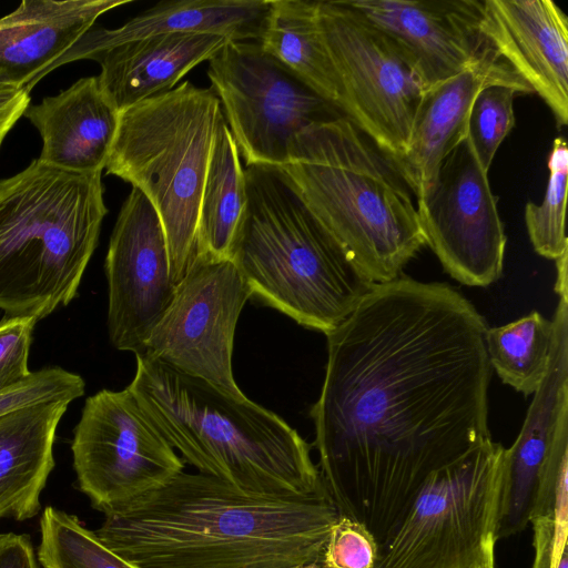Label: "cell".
Here are the masks:
<instances>
[{"instance_id": "5bb4252c", "label": "cell", "mask_w": 568, "mask_h": 568, "mask_svg": "<svg viewBox=\"0 0 568 568\" xmlns=\"http://www.w3.org/2000/svg\"><path fill=\"white\" fill-rule=\"evenodd\" d=\"M104 266L110 341L120 351L140 354L178 285L159 214L136 187L121 206Z\"/></svg>"}, {"instance_id": "4dcf8cb0", "label": "cell", "mask_w": 568, "mask_h": 568, "mask_svg": "<svg viewBox=\"0 0 568 568\" xmlns=\"http://www.w3.org/2000/svg\"><path fill=\"white\" fill-rule=\"evenodd\" d=\"M378 545L359 523L338 516L317 560L322 568H375Z\"/></svg>"}, {"instance_id": "ba28073f", "label": "cell", "mask_w": 568, "mask_h": 568, "mask_svg": "<svg viewBox=\"0 0 568 568\" xmlns=\"http://www.w3.org/2000/svg\"><path fill=\"white\" fill-rule=\"evenodd\" d=\"M504 450L489 438L429 474L375 568H493Z\"/></svg>"}, {"instance_id": "74e56055", "label": "cell", "mask_w": 568, "mask_h": 568, "mask_svg": "<svg viewBox=\"0 0 568 568\" xmlns=\"http://www.w3.org/2000/svg\"><path fill=\"white\" fill-rule=\"evenodd\" d=\"M493 568H495V567H493Z\"/></svg>"}, {"instance_id": "7402d4cb", "label": "cell", "mask_w": 568, "mask_h": 568, "mask_svg": "<svg viewBox=\"0 0 568 568\" xmlns=\"http://www.w3.org/2000/svg\"><path fill=\"white\" fill-rule=\"evenodd\" d=\"M270 0L161 1L116 29H91L58 62V67L111 45L156 34L199 32L233 41H257Z\"/></svg>"}, {"instance_id": "5b68a950", "label": "cell", "mask_w": 568, "mask_h": 568, "mask_svg": "<svg viewBox=\"0 0 568 568\" xmlns=\"http://www.w3.org/2000/svg\"><path fill=\"white\" fill-rule=\"evenodd\" d=\"M246 206L229 258L252 297L325 335L373 282L310 211L280 168L245 169Z\"/></svg>"}, {"instance_id": "7a4b0ae2", "label": "cell", "mask_w": 568, "mask_h": 568, "mask_svg": "<svg viewBox=\"0 0 568 568\" xmlns=\"http://www.w3.org/2000/svg\"><path fill=\"white\" fill-rule=\"evenodd\" d=\"M104 516L95 534L139 568H305L339 515L327 491L270 496L181 471Z\"/></svg>"}, {"instance_id": "4316f807", "label": "cell", "mask_w": 568, "mask_h": 568, "mask_svg": "<svg viewBox=\"0 0 568 568\" xmlns=\"http://www.w3.org/2000/svg\"><path fill=\"white\" fill-rule=\"evenodd\" d=\"M42 568H139L105 546L74 516L47 507L40 519Z\"/></svg>"}, {"instance_id": "52a82bcc", "label": "cell", "mask_w": 568, "mask_h": 568, "mask_svg": "<svg viewBox=\"0 0 568 568\" xmlns=\"http://www.w3.org/2000/svg\"><path fill=\"white\" fill-rule=\"evenodd\" d=\"M223 118L211 88L185 81L120 112L104 168L139 189L158 212L176 285L195 257L202 193Z\"/></svg>"}, {"instance_id": "8fae6325", "label": "cell", "mask_w": 568, "mask_h": 568, "mask_svg": "<svg viewBox=\"0 0 568 568\" xmlns=\"http://www.w3.org/2000/svg\"><path fill=\"white\" fill-rule=\"evenodd\" d=\"M71 450L79 488L104 514L184 469L183 459L128 387L87 398Z\"/></svg>"}, {"instance_id": "30bf717a", "label": "cell", "mask_w": 568, "mask_h": 568, "mask_svg": "<svg viewBox=\"0 0 568 568\" xmlns=\"http://www.w3.org/2000/svg\"><path fill=\"white\" fill-rule=\"evenodd\" d=\"M206 74L246 166L284 165L296 134L343 115L257 41L227 40Z\"/></svg>"}, {"instance_id": "44dd1931", "label": "cell", "mask_w": 568, "mask_h": 568, "mask_svg": "<svg viewBox=\"0 0 568 568\" xmlns=\"http://www.w3.org/2000/svg\"><path fill=\"white\" fill-rule=\"evenodd\" d=\"M227 40L199 32L156 34L108 47L88 59L99 62L101 88L122 112L172 90L194 67L210 61Z\"/></svg>"}, {"instance_id": "6da1fadb", "label": "cell", "mask_w": 568, "mask_h": 568, "mask_svg": "<svg viewBox=\"0 0 568 568\" xmlns=\"http://www.w3.org/2000/svg\"><path fill=\"white\" fill-rule=\"evenodd\" d=\"M488 325L447 283H374L326 334L311 409L322 481L378 548L433 471L491 438Z\"/></svg>"}, {"instance_id": "f1b7e54d", "label": "cell", "mask_w": 568, "mask_h": 568, "mask_svg": "<svg viewBox=\"0 0 568 568\" xmlns=\"http://www.w3.org/2000/svg\"><path fill=\"white\" fill-rule=\"evenodd\" d=\"M528 89L509 83L483 88L473 101L466 141L481 169L488 173L494 156L515 125L514 100Z\"/></svg>"}, {"instance_id": "8d00e7d4", "label": "cell", "mask_w": 568, "mask_h": 568, "mask_svg": "<svg viewBox=\"0 0 568 568\" xmlns=\"http://www.w3.org/2000/svg\"><path fill=\"white\" fill-rule=\"evenodd\" d=\"M305 568H322V567H321V566L318 565V562L316 561V562H313V564H311V565L306 566Z\"/></svg>"}, {"instance_id": "3957f363", "label": "cell", "mask_w": 568, "mask_h": 568, "mask_svg": "<svg viewBox=\"0 0 568 568\" xmlns=\"http://www.w3.org/2000/svg\"><path fill=\"white\" fill-rule=\"evenodd\" d=\"M128 388L164 438L200 473L255 494L326 491L311 445L284 419L143 354Z\"/></svg>"}, {"instance_id": "8992f818", "label": "cell", "mask_w": 568, "mask_h": 568, "mask_svg": "<svg viewBox=\"0 0 568 568\" xmlns=\"http://www.w3.org/2000/svg\"><path fill=\"white\" fill-rule=\"evenodd\" d=\"M101 173L37 159L0 181V310L39 321L74 298L108 213Z\"/></svg>"}, {"instance_id": "f546056e", "label": "cell", "mask_w": 568, "mask_h": 568, "mask_svg": "<svg viewBox=\"0 0 568 568\" xmlns=\"http://www.w3.org/2000/svg\"><path fill=\"white\" fill-rule=\"evenodd\" d=\"M85 384L78 374L61 367L42 368L16 386L0 392V416L38 403L72 402L84 394Z\"/></svg>"}, {"instance_id": "7c38bea8", "label": "cell", "mask_w": 568, "mask_h": 568, "mask_svg": "<svg viewBox=\"0 0 568 568\" xmlns=\"http://www.w3.org/2000/svg\"><path fill=\"white\" fill-rule=\"evenodd\" d=\"M251 297L230 258L194 257L140 354L244 395L233 376L232 352L239 316Z\"/></svg>"}, {"instance_id": "4fadbf2b", "label": "cell", "mask_w": 568, "mask_h": 568, "mask_svg": "<svg viewBox=\"0 0 568 568\" xmlns=\"http://www.w3.org/2000/svg\"><path fill=\"white\" fill-rule=\"evenodd\" d=\"M416 200L426 245L446 273L467 286L499 280L507 239L488 173L466 140L443 160Z\"/></svg>"}, {"instance_id": "d6a6232c", "label": "cell", "mask_w": 568, "mask_h": 568, "mask_svg": "<svg viewBox=\"0 0 568 568\" xmlns=\"http://www.w3.org/2000/svg\"><path fill=\"white\" fill-rule=\"evenodd\" d=\"M530 523L536 550L532 568H556L567 550L568 516L536 517Z\"/></svg>"}, {"instance_id": "d4e9b609", "label": "cell", "mask_w": 568, "mask_h": 568, "mask_svg": "<svg viewBox=\"0 0 568 568\" xmlns=\"http://www.w3.org/2000/svg\"><path fill=\"white\" fill-rule=\"evenodd\" d=\"M245 206V170L223 118L215 135L202 193L195 257L229 258Z\"/></svg>"}, {"instance_id": "ffe728a7", "label": "cell", "mask_w": 568, "mask_h": 568, "mask_svg": "<svg viewBox=\"0 0 568 568\" xmlns=\"http://www.w3.org/2000/svg\"><path fill=\"white\" fill-rule=\"evenodd\" d=\"M23 115L41 135V162L81 173L105 168L120 112L104 94L98 75L82 78L59 94L29 105Z\"/></svg>"}, {"instance_id": "484cf974", "label": "cell", "mask_w": 568, "mask_h": 568, "mask_svg": "<svg viewBox=\"0 0 568 568\" xmlns=\"http://www.w3.org/2000/svg\"><path fill=\"white\" fill-rule=\"evenodd\" d=\"M552 343V321L536 311L486 332L491 369L526 397L535 394L547 374Z\"/></svg>"}, {"instance_id": "1f68e13d", "label": "cell", "mask_w": 568, "mask_h": 568, "mask_svg": "<svg viewBox=\"0 0 568 568\" xmlns=\"http://www.w3.org/2000/svg\"><path fill=\"white\" fill-rule=\"evenodd\" d=\"M34 317L11 316L0 322V392L24 381L28 367Z\"/></svg>"}, {"instance_id": "836d02e7", "label": "cell", "mask_w": 568, "mask_h": 568, "mask_svg": "<svg viewBox=\"0 0 568 568\" xmlns=\"http://www.w3.org/2000/svg\"><path fill=\"white\" fill-rule=\"evenodd\" d=\"M0 568H39L36 554L26 535H0Z\"/></svg>"}, {"instance_id": "83f0119b", "label": "cell", "mask_w": 568, "mask_h": 568, "mask_svg": "<svg viewBox=\"0 0 568 568\" xmlns=\"http://www.w3.org/2000/svg\"><path fill=\"white\" fill-rule=\"evenodd\" d=\"M548 181L541 203H527L525 222L529 240L539 255L558 260L568 252L565 232L568 146L564 136L554 140L548 156Z\"/></svg>"}, {"instance_id": "9c48e42d", "label": "cell", "mask_w": 568, "mask_h": 568, "mask_svg": "<svg viewBox=\"0 0 568 568\" xmlns=\"http://www.w3.org/2000/svg\"><path fill=\"white\" fill-rule=\"evenodd\" d=\"M317 14L342 90V113L396 163L425 92L416 69L345 0L318 1Z\"/></svg>"}, {"instance_id": "ac0fdd59", "label": "cell", "mask_w": 568, "mask_h": 568, "mask_svg": "<svg viewBox=\"0 0 568 568\" xmlns=\"http://www.w3.org/2000/svg\"><path fill=\"white\" fill-rule=\"evenodd\" d=\"M509 83L531 88L489 45L469 67L426 90L405 154L395 164L413 195L433 182L443 160L467 136L474 99L486 85Z\"/></svg>"}, {"instance_id": "d6986e66", "label": "cell", "mask_w": 568, "mask_h": 568, "mask_svg": "<svg viewBox=\"0 0 568 568\" xmlns=\"http://www.w3.org/2000/svg\"><path fill=\"white\" fill-rule=\"evenodd\" d=\"M131 0H23L0 18V83L28 92L103 13Z\"/></svg>"}, {"instance_id": "e0dca14e", "label": "cell", "mask_w": 568, "mask_h": 568, "mask_svg": "<svg viewBox=\"0 0 568 568\" xmlns=\"http://www.w3.org/2000/svg\"><path fill=\"white\" fill-rule=\"evenodd\" d=\"M483 36L545 101L557 126L568 122V18L551 0L483 1Z\"/></svg>"}, {"instance_id": "277c9868", "label": "cell", "mask_w": 568, "mask_h": 568, "mask_svg": "<svg viewBox=\"0 0 568 568\" xmlns=\"http://www.w3.org/2000/svg\"><path fill=\"white\" fill-rule=\"evenodd\" d=\"M280 169L373 283L400 276L426 245L413 193L395 162L346 116L296 134Z\"/></svg>"}, {"instance_id": "d590c367", "label": "cell", "mask_w": 568, "mask_h": 568, "mask_svg": "<svg viewBox=\"0 0 568 568\" xmlns=\"http://www.w3.org/2000/svg\"><path fill=\"white\" fill-rule=\"evenodd\" d=\"M567 257H568V252H566L558 260H556L557 278H556L555 291L559 296L568 295Z\"/></svg>"}, {"instance_id": "2e32d148", "label": "cell", "mask_w": 568, "mask_h": 568, "mask_svg": "<svg viewBox=\"0 0 568 568\" xmlns=\"http://www.w3.org/2000/svg\"><path fill=\"white\" fill-rule=\"evenodd\" d=\"M554 343L545 378L534 394L521 430L505 448L496 539L520 532L530 521L555 442L568 420V295L552 316Z\"/></svg>"}, {"instance_id": "e575fe53", "label": "cell", "mask_w": 568, "mask_h": 568, "mask_svg": "<svg viewBox=\"0 0 568 568\" xmlns=\"http://www.w3.org/2000/svg\"><path fill=\"white\" fill-rule=\"evenodd\" d=\"M29 103L30 97L26 89L0 83V148L6 135L24 114Z\"/></svg>"}, {"instance_id": "9a60e30c", "label": "cell", "mask_w": 568, "mask_h": 568, "mask_svg": "<svg viewBox=\"0 0 568 568\" xmlns=\"http://www.w3.org/2000/svg\"><path fill=\"white\" fill-rule=\"evenodd\" d=\"M345 1L398 45L425 91L465 70L488 47L480 29L483 1Z\"/></svg>"}, {"instance_id": "603a6c76", "label": "cell", "mask_w": 568, "mask_h": 568, "mask_svg": "<svg viewBox=\"0 0 568 568\" xmlns=\"http://www.w3.org/2000/svg\"><path fill=\"white\" fill-rule=\"evenodd\" d=\"M69 404L43 402L0 416V519L38 515L54 467L57 427Z\"/></svg>"}, {"instance_id": "cb8c5ba5", "label": "cell", "mask_w": 568, "mask_h": 568, "mask_svg": "<svg viewBox=\"0 0 568 568\" xmlns=\"http://www.w3.org/2000/svg\"><path fill=\"white\" fill-rule=\"evenodd\" d=\"M317 7L318 1L270 0L257 42L342 112V90L322 38Z\"/></svg>"}]
</instances>
